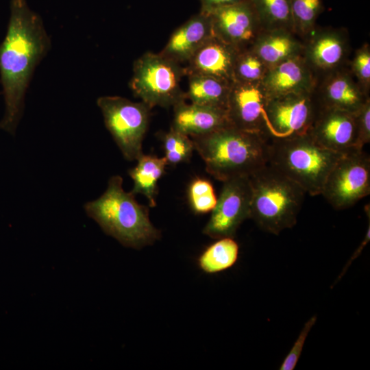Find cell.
I'll list each match as a JSON object with an SVG mask.
<instances>
[{"label": "cell", "mask_w": 370, "mask_h": 370, "mask_svg": "<svg viewBox=\"0 0 370 370\" xmlns=\"http://www.w3.org/2000/svg\"><path fill=\"white\" fill-rule=\"evenodd\" d=\"M51 47L40 16L26 0H11L7 32L0 44V75L5 112L0 130L14 136L25 98L37 66Z\"/></svg>", "instance_id": "6da1fadb"}, {"label": "cell", "mask_w": 370, "mask_h": 370, "mask_svg": "<svg viewBox=\"0 0 370 370\" xmlns=\"http://www.w3.org/2000/svg\"><path fill=\"white\" fill-rule=\"evenodd\" d=\"M190 138L206 171L222 182L250 177L269 162V139L260 134L229 125Z\"/></svg>", "instance_id": "7a4b0ae2"}, {"label": "cell", "mask_w": 370, "mask_h": 370, "mask_svg": "<svg viewBox=\"0 0 370 370\" xmlns=\"http://www.w3.org/2000/svg\"><path fill=\"white\" fill-rule=\"evenodd\" d=\"M84 208L107 235L125 247L139 249L161 236L150 221L149 208L138 204L131 191L124 190L120 175L112 176L105 192Z\"/></svg>", "instance_id": "3957f363"}, {"label": "cell", "mask_w": 370, "mask_h": 370, "mask_svg": "<svg viewBox=\"0 0 370 370\" xmlns=\"http://www.w3.org/2000/svg\"><path fill=\"white\" fill-rule=\"evenodd\" d=\"M249 218L263 231L278 235L293 227L306 194L269 163L249 177Z\"/></svg>", "instance_id": "277c9868"}, {"label": "cell", "mask_w": 370, "mask_h": 370, "mask_svg": "<svg viewBox=\"0 0 370 370\" xmlns=\"http://www.w3.org/2000/svg\"><path fill=\"white\" fill-rule=\"evenodd\" d=\"M344 153L317 143L308 133L269 140V164L297 184L306 193H321L325 180Z\"/></svg>", "instance_id": "5b68a950"}, {"label": "cell", "mask_w": 370, "mask_h": 370, "mask_svg": "<svg viewBox=\"0 0 370 370\" xmlns=\"http://www.w3.org/2000/svg\"><path fill=\"white\" fill-rule=\"evenodd\" d=\"M184 67L162 54L146 52L133 64L129 83L134 95L150 108H167L185 101L180 82Z\"/></svg>", "instance_id": "8992f818"}, {"label": "cell", "mask_w": 370, "mask_h": 370, "mask_svg": "<svg viewBox=\"0 0 370 370\" xmlns=\"http://www.w3.org/2000/svg\"><path fill=\"white\" fill-rule=\"evenodd\" d=\"M106 127L125 159L136 160L143 153V141L147 131L150 108L143 101L133 102L120 96L97 99Z\"/></svg>", "instance_id": "52a82bcc"}, {"label": "cell", "mask_w": 370, "mask_h": 370, "mask_svg": "<svg viewBox=\"0 0 370 370\" xmlns=\"http://www.w3.org/2000/svg\"><path fill=\"white\" fill-rule=\"evenodd\" d=\"M370 193V158L354 149L337 161L328 174L321 195L336 210L349 208Z\"/></svg>", "instance_id": "ba28073f"}, {"label": "cell", "mask_w": 370, "mask_h": 370, "mask_svg": "<svg viewBox=\"0 0 370 370\" xmlns=\"http://www.w3.org/2000/svg\"><path fill=\"white\" fill-rule=\"evenodd\" d=\"M319 109L313 92L269 97L265 108L267 138L279 140L307 134Z\"/></svg>", "instance_id": "9c48e42d"}, {"label": "cell", "mask_w": 370, "mask_h": 370, "mask_svg": "<svg viewBox=\"0 0 370 370\" xmlns=\"http://www.w3.org/2000/svg\"><path fill=\"white\" fill-rule=\"evenodd\" d=\"M223 182L217 204L203 233L218 239L234 237L241 223L249 218L251 186L249 177H237Z\"/></svg>", "instance_id": "30bf717a"}, {"label": "cell", "mask_w": 370, "mask_h": 370, "mask_svg": "<svg viewBox=\"0 0 370 370\" xmlns=\"http://www.w3.org/2000/svg\"><path fill=\"white\" fill-rule=\"evenodd\" d=\"M303 42L301 56L317 80L349 63L351 47L345 29L316 27Z\"/></svg>", "instance_id": "8fae6325"}, {"label": "cell", "mask_w": 370, "mask_h": 370, "mask_svg": "<svg viewBox=\"0 0 370 370\" xmlns=\"http://www.w3.org/2000/svg\"><path fill=\"white\" fill-rule=\"evenodd\" d=\"M208 14L213 35L238 51L250 48L264 30L249 0L221 7Z\"/></svg>", "instance_id": "7c38bea8"}, {"label": "cell", "mask_w": 370, "mask_h": 370, "mask_svg": "<svg viewBox=\"0 0 370 370\" xmlns=\"http://www.w3.org/2000/svg\"><path fill=\"white\" fill-rule=\"evenodd\" d=\"M268 99L261 83L233 82L230 84L226 109L230 124L267 138L265 108Z\"/></svg>", "instance_id": "4fadbf2b"}, {"label": "cell", "mask_w": 370, "mask_h": 370, "mask_svg": "<svg viewBox=\"0 0 370 370\" xmlns=\"http://www.w3.org/2000/svg\"><path fill=\"white\" fill-rule=\"evenodd\" d=\"M313 92L319 108L352 114L370 99L352 75L348 64L319 78Z\"/></svg>", "instance_id": "5bb4252c"}, {"label": "cell", "mask_w": 370, "mask_h": 370, "mask_svg": "<svg viewBox=\"0 0 370 370\" xmlns=\"http://www.w3.org/2000/svg\"><path fill=\"white\" fill-rule=\"evenodd\" d=\"M308 134L321 146L346 153L358 147L354 114L346 111L319 108Z\"/></svg>", "instance_id": "9a60e30c"}, {"label": "cell", "mask_w": 370, "mask_h": 370, "mask_svg": "<svg viewBox=\"0 0 370 370\" xmlns=\"http://www.w3.org/2000/svg\"><path fill=\"white\" fill-rule=\"evenodd\" d=\"M238 51L213 35L187 61L185 73L208 75L232 84Z\"/></svg>", "instance_id": "2e32d148"}, {"label": "cell", "mask_w": 370, "mask_h": 370, "mask_svg": "<svg viewBox=\"0 0 370 370\" xmlns=\"http://www.w3.org/2000/svg\"><path fill=\"white\" fill-rule=\"evenodd\" d=\"M267 97L313 92L317 78L301 56L269 67L261 82Z\"/></svg>", "instance_id": "e0dca14e"}, {"label": "cell", "mask_w": 370, "mask_h": 370, "mask_svg": "<svg viewBox=\"0 0 370 370\" xmlns=\"http://www.w3.org/2000/svg\"><path fill=\"white\" fill-rule=\"evenodd\" d=\"M212 36L210 14L200 11L173 32L160 53L180 64L186 63Z\"/></svg>", "instance_id": "ac0fdd59"}, {"label": "cell", "mask_w": 370, "mask_h": 370, "mask_svg": "<svg viewBox=\"0 0 370 370\" xmlns=\"http://www.w3.org/2000/svg\"><path fill=\"white\" fill-rule=\"evenodd\" d=\"M171 128L190 137L207 134L232 125L226 110L202 106L185 101L173 106Z\"/></svg>", "instance_id": "d6986e66"}, {"label": "cell", "mask_w": 370, "mask_h": 370, "mask_svg": "<svg viewBox=\"0 0 370 370\" xmlns=\"http://www.w3.org/2000/svg\"><path fill=\"white\" fill-rule=\"evenodd\" d=\"M250 48L269 68L301 56L304 42L286 29H264Z\"/></svg>", "instance_id": "ffe728a7"}, {"label": "cell", "mask_w": 370, "mask_h": 370, "mask_svg": "<svg viewBox=\"0 0 370 370\" xmlns=\"http://www.w3.org/2000/svg\"><path fill=\"white\" fill-rule=\"evenodd\" d=\"M136 161V165L128 171L134 182L131 192L135 195L142 194L147 199L149 206L155 207L158 192V182L164 173L166 160L164 157L143 153Z\"/></svg>", "instance_id": "44dd1931"}, {"label": "cell", "mask_w": 370, "mask_h": 370, "mask_svg": "<svg viewBox=\"0 0 370 370\" xmlns=\"http://www.w3.org/2000/svg\"><path fill=\"white\" fill-rule=\"evenodd\" d=\"M186 99L191 103L226 110L230 84L214 77L189 74Z\"/></svg>", "instance_id": "7402d4cb"}, {"label": "cell", "mask_w": 370, "mask_h": 370, "mask_svg": "<svg viewBox=\"0 0 370 370\" xmlns=\"http://www.w3.org/2000/svg\"><path fill=\"white\" fill-rule=\"evenodd\" d=\"M238 253V245L233 237L218 238L199 255L197 264L206 273H217L233 267Z\"/></svg>", "instance_id": "603a6c76"}, {"label": "cell", "mask_w": 370, "mask_h": 370, "mask_svg": "<svg viewBox=\"0 0 370 370\" xmlns=\"http://www.w3.org/2000/svg\"><path fill=\"white\" fill-rule=\"evenodd\" d=\"M263 29L293 31L289 0H249Z\"/></svg>", "instance_id": "cb8c5ba5"}, {"label": "cell", "mask_w": 370, "mask_h": 370, "mask_svg": "<svg viewBox=\"0 0 370 370\" xmlns=\"http://www.w3.org/2000/svg\"><path fill=\"white\" fill-rule=\"evenodd\" d=\"M293 32L303 41L316 28L324 10L322 0H289Z\"/></svg>", "instance_id": "d4e9b609"}, {"label": "cell", "mask_w": 370, "mask_h": 370, "mask_svg": "<svg viewBox=\"0 0 370 370\" xmlns=\"http://www.w3.org/2000/svg\"><path fill=\"white\" fill-rule=\"evenodd\" d=\"M269 67L251 48L238 52L234 66V81L261 83Z\"/></svg>", "instance_id": "484cf974"}, {"label": "cell", "mask_w": 370, "mask_h": 370, "mask_svg": "<svg viewBox=\"0 0 370 370\" xmlns=\"http://www.w3.org/2000/svg\"><path fill=\"white\" fill-rule=\"evenodd\" d=\"M162 141L167 165L187 162L195 149L190 136L173 128L163 135Z\"/></svg>", "instance_id": "4316f807"}, {"label": "cell", "mask_w": 370, "mask_h": 370, "mask_svg": "<svg viewBox=\"0 0 370 370\" xmlns=\"http://www.w3.org/2000/svg\"><path fill=\"white\" fill-rule=\"evenodd\" d=\"M188 198L192 210L196 214L212 211L217 201L212 184L204 179H196L188 189Z\"/></svg>", "instance_id": "83f0119b"}, {"label": "cell", "mask_w": 370, "mask_h": 370, "mask_svg": "<svg viewBox=\"0 0 370 370\" xmlns=\"http://www.w3.org/2000/svg\"><path fill=\"white\" fill-rule=\"evenodd\" d=\"M348 66L360 86L369 95L370 46L369 43H364L355 51L353 58L349 60Z\"/></svg>", "instance_id": "f1b7e54d"}, {"label": "cell", "mask_w": 370, "mask_h": 370, "mask_svg": "<svg viewBox=\"0 0 370 370\" xmlns=\"http://www.w3.org/2000/svg\"><path fill=\"white\" fill-rule=\"evenodd\" d=\"M317 319V316H313L304 324L293 347L282 361L280 367V370H293L295 369L301 356L306 338L311 328L316 323Z\"/></svg>", "instance_id": "f546056e"}, {"label": "cell", "mask_w": 370, "mask_h": 370, "mask_svg": "<svg viewBox=\"0 0 370 370\" xmlns=\"http://www.w3.org/2000/svg\"><path fill=\"white\" fill-rule=\"evenodd\" d=\"M358 136V147H363L370 142V99L354 114Z\"/></svg>", "instance_id": "4dcf8cb0"}, {"label": "cell", "mask_w": 370, "mask_h": 370, "mask_svg": "<svg viewBox=\"0 0 370 370\" xmlns=\"http://www.w3.org/2000/svg\"><path fill=\"white\" fill-rule=\"evenodd\" d=\"M365 212L368 218V227L365 233V235L364 236L363 240L360 243V245L358 247L356 250L354 251L349 261L347 262V264L344 267L343 271L339 275L338 278H337L336 281L334 282L336 284L338 281L340 280V279L343 277V275L345 274V271L351 264V263L356 259L357 257L361 254L365 247L367 245V243L369 242L370 239V206L369 204H367L365 206Z\"/></svg>", "instance_id": "1f68e13d"}, {"label": "cell", "mask_w": 370, "mask_h": 370, "mask_svg": "<svg viewBox=\"0 0 370 370\" xmlns=\"http://www.w3.org/2000/svg\"><path fill=\"white\" fill-rule=\"evenodd\" d=\"M201 11L208 13L217 8L238 3L247 0H199Z\"/></svg>", "instance_id": "d6a6232c"}]
</instances>
